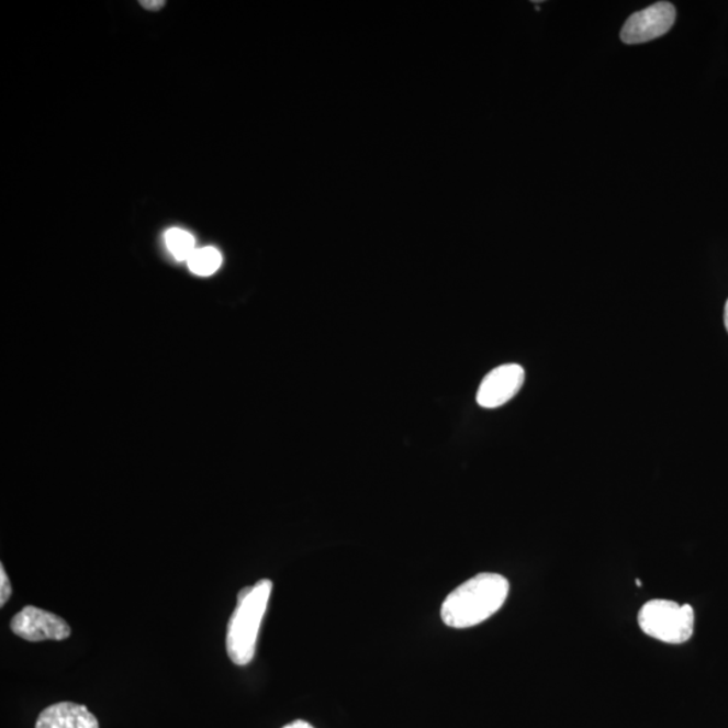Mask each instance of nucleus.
Masks as SVG:
<instances>
[{"label": "nucleus", "mask_w": 728, "mask_h": 728, "mask_svg": "<svg viewBox=\"0 0 728 728\" xmlns=\"http://www.w3.org/2000/svg\"><path fill=\"white\" fill-rule=\"evenodd\" d=\"M507 579L500 573H479L446 597L443 623L453 629H469L499 613L508 596Z\"/></svg>", "instance_id": "obj_1"}, {"label": "nucleus", "mask_w": 728, "mask_h": 728, "mask_svg": "<svg viewBox=\"0 0 728 728\" xmlns=\"http://www.w3.org/2000/svg\"><path fill=\"white\" fill-rule=\"evenodd\" d=\"M273 583L259 580L253 587L243 589L228 623L226 647L235 665L250 664L256 654L258 632L268 609Z\"/></svg>", "instance_id": "obj_2"}, {"label": "nucleus", "mask_w": 728, "mask_h": 728, "mask_svg": "<svg viewBox=\"0 0 728 728\" xmlns=\"http://www.w3.org/2000/svg\"><path fill=\"white\" fill-rule=\"evenodd\" d=\"M638 625L649 637L661 642L680 645L694 635L695 612L690 605L654 600L645 603L639 609Z\"/></svg>", "instance_id": "obj_3"}, {"label": "nucleus", "mask_w": 728, "mask_h": 728, "mask_svg": "<svg viewBox=\"0 0 728 728\" xmlns=\"http://www.w3.org/2000/svg\"><path fill=\"white\" fill-rule=\"evenodd\" d=\"M676 21V9L672 3L659 2L632 14L625 23L620 40L625 44L649 43L671 31Z\"/></svg>", "instance_id": "obj_4"}, {"label": "nucleus", "mask_w": 728, "mask_h": 728, "mask_svg": "<svg viewBox=\"0 0 728 728\" xmlns=\"http://www.w3.org/2000/svg\"><path fill=\"white\" fill-rule=\"evenodd\" d=\"M11 630L14 635L31 642L63 641L70 637V626L56 614L45 612L43 608L26 606L11 619Z\"/></svg>", "instance_id": "obj_5"}, {"label": "nucleus", "mask_w": 728, "mask_h": 728, "mask_svg": "<svg viewBox=\"0 0 728 728\" xmlns=\"http://www.w3.org/2000/svg\"><path fill=\"white\" fill-rule=\"evenodd\" d=\"M525 370L516 363L503 365L490 371L479 387L477 401L485 410L507 404L523 388Z\"/></svg>", "instance_id": "obj_6"}, {"label": "nucleus", "mask_w": 728, "mask_h": 728, "mask_svg": "<svg viewBox=\"0 0 728 728\" xmlns=\"http://www.w3.org/2000/svg\"><path fill=\"white\" fill-rule=\"evenodd\" d=\"M35 728H99V721L86 706L61 702L45 708Z\"/></svg>", "instance_id": "obj_7"}, {"label": "nucleus", "mask_w": 728, "mask_h": 728, "mask_svg": "<svg viewBox=\"0 0 728 728\" xmlns=\"http://www.w3.org/2000/svg\"><path fill=\"white\" fill-rule=\"evenodd\" d=\"M222 262V254L215 247L200 248V250L194 251L192 257L188 259L189 269H191L192 273L201 277L215 275L219 268H221Z\"/></svg>", "instance_id": "obj_8"}, {"label": "nucleus", "mask_w": 728, "mask_h": 728, "mask_svg": "<svg viewBox=\"0 0 728 728\" xmlns=\"http://www.w3.org/2000/svg\"><path fill=\"white\" fill-rule=\"evenodd\" d=\"M165 242H167L169 251L173 254L177 260H188L197 251V242H194L192 234L181 228L169 229L165 235Z\"/></svg>", "instance_id": "obj_9"}, {"label": "nucleus", "mask_w": 728, "mask_h": 728, "mask_svg": "<svg viewBox=\"0 0 728 728\" xmlns=\"http://www.w3.org/2000/svg\"><path fill=\"white\" fill-rule=\"evenodd\" d=\"M0 587H2L0 589V592H2V594H0V606L3 607L5 603L9 602L11 592H13L8 573H5L3 565L0 567Z\"/></svg>", "instance_id": "obj_10"}, {"label": "nucleus", "mask_w": 728, "mask_h": 728, "mask_svg": "<svg viewBox=\"0 0 728 728\" xmlns=\"http://www.w3.org/2000/svg\"><path fill=\"white\" fill-rule=\"evenodd\" d=\"M142 8L147 10H158L165 5L164 0H142Z\"/></svg>", "instance_id": "obj_11"}, {"label": "nucleus", "mask_w": 728, "mask_h": 728, "mask_svg": "<svg viewBox=\"0 0 728 728\" xmlns=\"http://www.w3.org/2000/svg\"><path fill=\"white\" fill-rule=\"evenodd\" d=\"M282 728H315V727L311 726L310 724H306V721L304 720H295L293 721V724H290Z\"/></svg>", "instance_id": "obj_12"}, {"label": "nucleus", "mask_w": 728, "mask_h": 728, "mask_svg": "<svg viewBox=\"0 0 728 728\" xmlns=\"http://www.w3.org/2000/svg\"><path fill=\"white\" fill-rule=\"evenodd\" d=\"M725 324H726V328H727V333H728V300H727L726 307H725Z\"/></svg>", "instance_id": "obj_13"}]
</instances>
